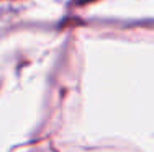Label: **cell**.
I'll list each match as a JSON object with an SVG mask.
<instances>
[{
  "label": "cell",
  "instance_id": "cell-1",
  "mask_svg": "<svg viewBox=\"0 0 154 152\" xmlns=\"http://www.w3.org/2000/svg\"><path fill=\"white\" fill-rule=\"evenodd\" d=\"M79 5H84V3H89V2H94V0H75Z\"/></svg>",
  "mask_w": 154,
  "mask_h": 152
}]
</instances>
